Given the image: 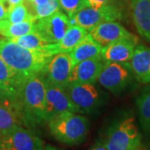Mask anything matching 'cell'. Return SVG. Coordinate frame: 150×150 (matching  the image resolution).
Returning <instances> with one entry per match:
<instances>
[{
  "instance_id": "cell-1",
  "label": "cell",
  "mask_w": 150,
  "mask_h": 150,
  "mask_svg": "<svg viewBox=\"0 0 150 150\" xmlns=\"http://www.w3.org/2000/svg\"><path fill=\"white\" fill-rule=\"evenodd\" d=\"M18 104L24 127L30 129L47 124L46 87L43 75H32L23 82Z\"/></svg>"
},
{
  "instance_id": "cell-2",
  "label": "cell",
  "mask_w": 150,
  "mask_h": 150,
  "mask_svg": "<svg viewBox=\"0 0 150 150\" xmlns=\"http://www.w3.org/2000/svg\"><path fill=\"white\" fill-rule=\"evenodd\" d=\"M52 54L23 48L9 38H0V58L19 74L28 78L43 74Z\"/></svg>"
},
{
  "instance_id": "cell-3",
  "label": "cell",
  "mask_w": 150,
  "mask_h": 150,
  "mask_svg": "<svg viewBox=\"0 0 150 150\" xmlns=\"http://www.w3.org/2000/svg\"><path fill=\"white\" fill-rule=\"evenodd\" d=\"M47 125L55 139L69 146L80 144L88 133V119L79 112L60 113L49 119Z\"/></svg>"
},
{
  "instance_id": "cell-4",
  "label": "cell",
  "mask_w": 150,
  "mask_h": 150,
  "mask_svg": "<svg viewBox=\"0 0 150 150\" xmlns=\"http://www.w3.org/2000/svg\"><path fill=\"white\" fill-rule=\"evenodd\" d=\"M108 150H139L142 135L134 117L114 122L101 141Z\"/></svg>"
},
{
  "instance_id": "cell-5",
  "label": "cell",
  "mask_w": 150,
  "mask_h": 150,
  "mask_svg": "<svg viewBox=\"0 0 150 150\" xmlns=\"http://www.w3.org/2000/svg\"><path fill=\"white\" fill-rule=\"evenodd\" d=\"M136 79L129 63L105 62L97 82L113 93H119L126 89Z\"/></svg>"
},
{
  "instance_id": "cell-6",
  "label": "cell",
  "mask_w": 150,
  "mask_h": 150,
  "mask_svg": "<svg viewBox=\"0 0 150 150\" xmlns=\"http://www.w3.org/2000/svg\"><path fill=\"white\" fill-rule=\"evenodd\" d=\"M123 18L122 9L115 4H108L101 8L86 7L69 18L70 24H76L88 32L103 22L118 21Z\"/></svg>"
},
{
  "instance_id": "cell-7",
  "label": "cell",
  "mask_w": 150,
  "mask_h": 150,
  "mask_svg": "<svg viewBox=\"0 0 150 150\" xmlns=\"http://www.w3.org/2000/svg\"><path fill=\"white\" fill-rule=\"evenodd\" d=\"M3 150H45L42 139L32 130L15 125L0 134Z\"/></svg>"
},
{
  "instance_id": "cell-8",
  "label": "cell",
  "mask_w": 150,
  "mask_h": 150,
  "mask_svg": "<svg viewBox=\"0 0 150 150\" xmlns=\"http://www.w3.org/2000/svg\"><path fill=\"white\" fill-rule=\"evenodd\" d=\"M69 16L59 10L50 16L36 19L34 21V32H36L48 43H58L70 27Z\"/></svg>"
},
{
  "instance_id": "cell-9",
  "label": "cell",
  "mask_w": 150,
  "mask_h": 150,
  "mask_svg": "<svg viewBox=\"0 0 150 150\" xmlns=\"http://www.w3.org/2000/svg\"><path fill=\"white\" fill-rule=\"evenodd\" d=\"M65 89L79 112L92 113L101 103L99 92L93 83H70Z\"/></svg>"
},
{
  "instance_id": "cell-10",
  "label": "cell",
  "mask_w": 150,
  "mask_h": 150,
  "mask_svg": "<svg viewBox=\"0 0 150 150\" xmlns=\"http://www.w3.org/2000/svg\"><path fill=\"white\" fill-rule=\"evenodd\" d=\"M74 67L69 53L53 54L43 73L44 81L65 88L69 84L70 72Z\"/></svg>"
},
{
  "instance_id": "cell-11",
  "label": "cell",
  "mask_w": 150,
  "mask_h": 150,
  "mask_svg": "<svg viewBox=\"0 0 150 150\" xmlns=\"http://www.w3.org/2000/svg\"><path fill=\"white\" fill-rule=\"evenodd\" d=\"M44 82L46 87L47 123L49 119L63 112H79L65 88Z\"/></svg>"
},
{
  "instance_id": "cell-12",
  "label": "cell",
  "mask_w": 150,
  "mask_h": 150,
  "mask_svg": "<svg viewBox=\"0 0 150 150\" xmlns=\"http://www.w3.org/2000/svg\"><path fill=\"white\" fill-rule=\"evenodd\" d=\"M88 34L103 48L122 39L136 38L117 21L103 22L92 28Z\"/></svg>"
},
{
  "instance_id": "cell-13",
  "label": "cell",
  "mask_w": 150,
  "mask_h": 150,
  "mask_svg": "<svg viewBox=\"0 0 150 150\" xmlns=\"http://www.w3.org/2000/svg\"><path fill=\"white\" fill-rule=\"evenodd\" d=\"M105 61L101 55L87 59L74 65L70 72V83H95Z\"/></svg>"
},
{
  "instance_id": "cell-14",
  "label": "cell",
  "mask_w": 150,
  "mask_h": 150,
  "mask_svg": "<svg viewBox=\"0 0 150 150\" xmlns=\"http://www.w3.org/2000/svg\"><path fill=\"white\" fill-rule=\"evenodd\" d=\"M138 38H135L114 42L103 48L101 56L105 62L129 63L138 45Z\"/></svg>"
},
{
  "instance_id": "cell-15",
  "label": "cell",
  "mask_w": 150,
  "mask_h": 150,
  "mask_svg": "<svg viewBox=\"0 0 150 150\" xmlns=\"http://www.w3.org/2000/svg\"><path fill=\"white\" fill-rule=\"evenodd\" d=\"M129 8L137 31L150 43V0H129Z\"/></svg>"
},
{
  "instance_id": "cell-16",
  "label": "cell",
  "mask_w": 150,
  "mask_h": 150,
  "mask_svg": "<svg viewBox=\"0 0 150 150\" xmlns=\"http://www.w3.org/2000/svg\"><path fill=\"white\" fill-rule=\"evenodd\" d=\"M129 64L136 79L144 84H149L150 48L143 44L137 45Z\"/></svg>"
},
{
  "instance_id": "cell-17",
  "label": "cell",
  "mask_w": 150,
  "mask_h": 150,
  "mask_svg": "<svg viewBox=\"0 0 150 150\" xmlns=\"http://www.w3.org/2000/svg\"><path fill=\"white\" fill-rule=\"evenodd\" d=\"M88 31L86 30L85 28L76 24L70 25L59 43L54 44L52 54L58 53H69L88 36Z\"/></svg>"
},
{
  "instance_id": "cell-18",
  "label": "cell",
  "mask_w": 150,
  "mask_h": 150,
  "mask_svg": "<svg viewBox=\"0 0 150 150\" xmlns=\"http://www.w3.org/2000/svg\"><path fill=\"white\" fill-rule=\"evenodd\" d=\"M103 48L101 45L97 43L90 35L88 34V36L69 54L73 64L75 65L79 62L101 55Z\"/></svg>"
},
{
  "instance_id": "cell-19",
  "label": "cell",
  "mask_w": 150,
  "mask_h": 150,
  "mask_svg": "<svg viewBox=\"0 0 150 150\" xmlns=\"http://www.w3.org/2000/svg\"><path fill=\"white\" fill-rule=\"evenodd\" d=\"M15 125L24 127L18 103H0V134Z\"/></svg>"
},
{
  "instance_id": "cell-20",
  "label": "cell",
  "mask_w": 150,
  "mask_h": 150,
  "mask_svg": "<svg viewBox=\"0 0 150 150\" xmlns=\"http://www.w3.org/2000/svg\"><path fill=\"white\" fill-rule=\"evenodd\" d=\"M11 39L23 48L33 51H40L52 54V49L54 43L53 44L45 42L36 32L29 33L20 37L12 38Z\"/></svg>"
},
{
  "instance_id": "cell-21",
  "label": "cell",
  "mask_w": 150,
  "mask_h": 150,
  "mask_svg": "<svg viewBox=\"0 0 150 150\" xmlns=\"http://www.w3.org/2000/svg\"><path fill=\"white\" fill-rule=\"evenodd\" d=\"M142 129L150 134V85L144 88L136 99Z\"/></svg>"
},
{
  "instance_id": "cell-22",
  "label": "cell",
  "mask_w": 150,
  "mask_h": 150,
  "mask_svg": "<svg viewBox=\"0 0 150 150\" xmlns=\"http://www.w3.org/2000/svg\"><path fill=\"white\" fill-rule=\"evenodd\" d=\"M34 19H30L18 23H8V25L3 29V31L0 33V34L5 38H12L34 32Z\"/></svg>"
},
{
  "instance_id": "cell-23",
  "label": "cell",
  "mask_w": 150,
  "mask_h": 150,
  "mask_svg": "<svg viewBox=\"0 0 150 150\" xmlns=\"http://www.w3.org/2000/svg\"><path fill=\"white\" fill-rule=\"evenodd\" d=\"M27 78L20 75L15 70L10 68L0 58V81L17 89H19L23 82Z\"/></svg>"
},
{
  "instance_id": "cell-24",
  "label": "cell",
  "mask_w": 150,
  "mask_h": 150,
  "mask_svg": "<svg viewBox=\"0 0 150 150\" xmlns=\"http://www.w3.org/2000/svg\"><path fill=\"white\" fill-rule=\"evenodd\" d=\"M24 4L27 6L29 13L35 19L43 18L50 16L53 13L61 9L59 0H48L44 4L38 6H30L26 4Z\"/></svg>"
},
{
  "instance_id": "cell-25",
  "label": "cell",
  "mask_w": 150,
  "mask_h": 150,
  "mask_svg": "<svg viewBox=\"0 0 150 150\" xmlns=\"http://www.w3.org/2000/svg\"><path fill=\"white\" fill-rule=\"evenodd\" d=\"M30 19L36 20L31 15V13H29V11L28 9L27 6L25 5L23 3L21 4H18V5L13 7L8 12V21L10 23H18L27 21V20H30Z\"/></svg>"
},
{
  "instance_id": "cell-26",
  "label": "cell",
  "mask_w": 150,
  "mask_h": 150,
  "mask_svg": "<svg viewBox=\"0 0 150 150\" xmlns=\"http://www.w3.org/2000/svg\"><path fill=\"white\" fill-rule=\"evenodd\" d=\"M60 7L65 13L71 18L79 11L88 7L86 0H59Z\"/></svg>"
},
{
  "instance_id": "cell-27",
  "label": "cell",
  "mask_w": 150,
  "mask_h": 150,
  "mask_svg": "<svg viewBox=\"0 0 150 150\" xmlns=\"http://www.w3.org/2000/svg\"><path fill=\"white\" fill-rule=\"evenodd\" d=\"M18 90L0 81V103H18Z\"/></svg>"
},
{
  "instance_id": "cell-28",
  "label": "cell",
  "mask_w": 150,
  "mask_h": 150,
  "mask_svg": "<svg viewBox=\"0 0 150 150\" xmlns=\"http://www.w3.org/2000/svg\"><path fill=\"white\" fill-rule=\"evenodd\" d=\"M116 0H86L87 5L90 8H101L103 6L112 4Z\"/></svg>"
},
{
  "instance_id": "cell-29",
  "label": "cell",
  "mask_w": 150,
  "mask_h": 150,
  "mask_svg": "<svg viewBox=\"0 0 150 150\" xmlns=\"http://www.w3.org/2000/svg\"><path fill=\"white\" fill-rule=\"evenodd\" d=\"M8 8L4 0H0V21L8 20Z\"/></svg>"
},
{
  "instance_id": "cell-30",
  "label": "cell",
  "mask_w": 150,
  "mask_h": 150,
  "mask_svg": "<svg viewBox=\"0 0 150 150\" xmlns=\"http://www.w3.org/2000/svg\"><path fill=\"white\" fill-rule=\"evenodd\" d=\"M48 0H23V3L28 5L30 6H38L47 3Z\"/></svg>"
},
{
  "instance_id": "cell-31",
  "label": "cell",
  "mask_w": 150,
  "mask_h": 150,
  "mask_svg": "<svg viewBox=\"0 0 150 150\" xmlns=\"http://www.w3.org/2000/svg\"><path fill=\"white\" fill-rule=\"evenodd\" d=\"M4 1H5L7 7L8 8V12L13 7L18 5V4H21L23 3V0H4Z\"/></svg>"
},
{
  "instance_id": "cell-32",
  "label": "cell",
  "mask_w": 150,
  "mask_h": 150,
  "mask_svg": "<svg viewBox=\"0 0 150 150\" xmlns=\"http://www.w3.org/2000/svg\"><path fill=\"white\" fill-rule=\"evenodd\" d=\"M88 150H108L101 141H98Z\"/></svg>"
},
{
  "instance_id": "cell-33",
  "label": "cell",
  "mask_w": 150,
  "mask_h": 150,
  "mask_svg": "<svg viewBox=\"0 0 150 150\" xmlns=\"http://www.w3.org/2000/svg\"><path fill=\"white\" fill-rule=\"evenodd\" d=\"M9 22L8 21V20H3V21H0V33L3 31V29L4 28L8 25V23Z\"/></svg>"
},
{
  "instance_id": "cell-34",
  "label": "cell",
  "mask_w": 150,
  "mask_h": 150,
  "mask_svg": "<svg viewBox=\"0 0 150 150\" xmlns=\"http://www.w3.org/2000/svg\"><path fill=\"white\" fill-rule=\"evenodd\" d=\"M45 150H64V149H59V148H56V147L52 146V145H47V146H45Z\"/></svg>"
},
{
  "instance_id": "cell-35",
  "label": "cell",
  "mask_w": 150,
  "mask_h": 150,
  "mask_svg": "<svg viewBox=\"0 0 150 150\" xmlns=\"http://www.w3.org/2000/svg\"><path fill=\"white\" fill-rule=\"evenodd\" d=\"M0 150H3V149H2V143H1V139H0Z\"/></svg>"
},
{
  "instance_id": "cell-36",
  "label": "cell",
  "mask_w": 150,
  "mask_h": 150,
  "mask_svg": "<svg viewBox=\"0 0 150 150\" xmlns=\"http://www.w3.org/2000/svg\"><path fill=\"white\" fill-rule=\"evenodd\" d=\"M149 150H150V149H149Z\"/></svg>"
}]
</instances>
